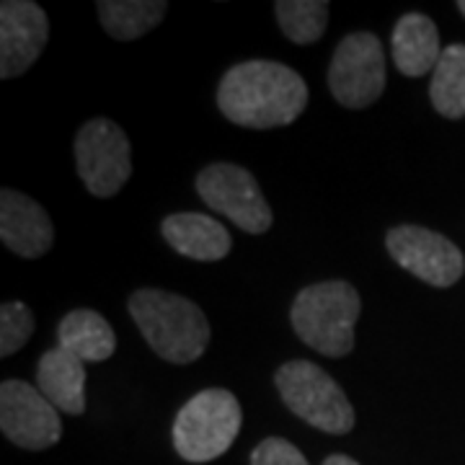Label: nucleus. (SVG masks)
I'll return each mask as SVG.
<instances>
[{"label": "nucleus", "instance_id": "nucleus-6", "mask_svg": "<svg viewBox=\"0 0 465 465\" xmlns=\"http://www.w3.org/2000/svg\"><path fill=\"white\" fill-rule=\"evenodd\" d=\"M75 166L85 189L99 197H114L133 176V145L112 119H91L75 134Z\"/></svg>", "mask_w": 465, "mask_h": 465}, {"label": "nucleus", "instance_id": "nucleus-7", "mask_svg": "<svg viewBox=\"0 0 465 465\" xmlns=\"http://www.w3.org/2000/svg\"><path fill=\"white\" fill-rule=\"evenodd\" d=\"M197 194L202 202L228 217L241 231L262 235L272 228L274 215L251 171L235 163H213L197 173Z\"/></svg>", "mask_w": 465, "mask_h": 465}, {"label": "nucleus", "instance_id": "nucleus-4", "mask_svg": "<svg viewBox=\"0 0 465 465\" xmlns=\"http://www.w3.org/2000/svg\"><path fill=\"white\" fill-rule=\"evenodd\" d=\"M241 403L225 388H207L186 401L173 421V448L189 463L225 455L241 432Z\"/></svg>", "mask_w": 465, "mask_h": 465}, {"label": "nucleus", "instance_id": "nucleus-16", "mask_svg": "<svg viewBox=\"0 0 465 465\" xmlns=\"http://www.w3.org/2000/svg\"><path fill=\"white\" fill-rule=\"evenodd\" d=\"M60 347L75 354L81 362H106L116 349L114 329L109 321L88 308L70 311L57 326Z\"/></svg>", "mask_w": 465, "mask_h": 465}, {"label": "nucleus", "instance_id": "nucleus-21", "mask_svg": "<svg viewBox=\"0 0 465 465\" xmlns=\"http://www.w3.org/2000/svg\"><path fill=\"white\" fill-rule=\"evenodd\" d=\"M251 465H308L305 455L282 437H266L251 452Z\"/></svg>", "mask_w": 465, "mask_h": 465}, {"label": "nucleus", "instance_id": "nucleus-9", "mask_svg": "<svg viewBox=\"0 0 465 465\" xmlns=\"http://www.w3.org/2000/svg\"><path fill=\"white\" fill-rule=\"evenodd\" d=\"M385 246L396 264L416 280L432 287H452L463 277L465 259L460 249L440 232L421 225H399L385 235Z\"/></svg>", "mask_w": 465, "mask_h": 465}, {"label": "nucleus", "instance_id": "nucleus-13", "mask_svg": "<svg viewBox=\"0 0 465 465\" xmlns=\"http://www.w3.org/2000/svg\"><path fill=\"white\" fill-rule=\"evenodd\" d=\"M166 243L194 262H220L232 249L231 232L215 217L202 213H176L161 223Z\"/></svg>", "mask_w": 465, "mask_h": 465}, {"label": "nucleus", "instance_id": "nucleus-23", "mask_svg": "<svg viewBox=\"0 0 465 465\" xmlns=\"http://www.w3.org/2000/svg\"><path fill=\"white\" fill-rule=\"evenodd\" d=\"M458 11H460V14L465 16V0H460V3H458Z\"/></svg>", "mask_w": 465, "mask_h": 465}, {"label": "nucleus", "instance_id": "nucleus-3", "mask_svg": "<svg viewBox=\"0 0 465 465\" xmlns=\"http://www.w3.org/2000/svg\"><path fill=\"white\" fill-rule=\"evenodd\" d=\"M362 300L354 284L344 280L308 284L292 302V329L311 349L326 357H347L354 349V326Z\"/></svg>", "mask_w": 465, "mask_h": 465}, {"label": "nucleus", "instance_id": "nucleus-14", "mask_svg": "<svg viewBox=\"0 0 465 465\" xmlns=\"http://www.w3.org/2000/svg\"><path fill=\"white\" fill-rule=\"evenodd\" d=\"M36 388L57 411L81 416L85 411V362L67 349H47L36 365Z\"/></svg>", "mask_w": 465, "mask_h": 465}, {"label": "nucleus", "instance_id": "nucleus-11", "mask_svg": "<svg viewBox=\"0 0 465 465\" xmlns=\"http://www.w3.org/2000/svg\"><path fill=\"white\" fill-rule=\"evenodd\" d=\"M50 39V21L32 0L0 5V78H18L39 60Z\"/></svg>", "mask_w": 465, "mask_h": 465}, {"label": "nucleus", "instance_id": "nucleus-10", "mask_svg": "<svg viewBox=\"0 0 465 465\" xmlns=\"http://www.w3.org/2000/svg\"><path fill=\"white\" fill-rule=\"evenodd\" d=\"M0 430L18 448L47 450L60 442L63 421L36 385L5 381L0 385Z\"/></svg>", "mask_w": 465, "mask_h": 465}, {"label": "nucleus", "instance_id": "nucleus-2", "mask_svg": "<svg viewBox=\"0 0 465 465\" xmlns=\"http://www.w3.org/2000/svg\"><path fill=\"white\" fill-rule=\"evenodd\" d=\"M130 316L148 347L166 362H197L210 344V321L202 308L176 292L143 287L130 298Z\"/></svg>", "mask_w": 465, "mask_h": 465}, {"label": "nucleus", "instance_id": "nucleus-12", "mask_svg": "<svg viewBox=\"0 0 465 465\" xmlns=\"http://www.w3.org/2000/svg\"><path fill=\"white\" fill-rule=\"evenodd\" d=\"M0 241L21 259H42L54 243L47 210L16 189L0 192Z\"/></svg>", "mask_w": 465, "mask_h": 465}, {"label": "nucleus", "instance_id": "nucleus-17", "mask_svg": "<svg viewBox=\"0 0 465 465\" xmlns=\"http://www.w3.org/2000/svg\"><path fill=\"white\" fill-rule=\"evenodd\" d=\"M101 26L112 39L133 42L155 29L168 11L166 0H99Z\"/></svg>", "mask_w": 465, "mask_h": 465}, {"label": "nucleus", "instance_id": "nucleus-20", "mask_svg": "<svg viewBox=\"0 0 465 465\" xmlns=\"http://www.w3.org/2000/svg\"><path fill=\"white\" fill-rule=\"evenodd\" d=\"M34 333L32 308L21 300H8L0 305V354L11 357L24 347Z\"/></svg>", "mask_w": 465, "mask_h": 465}, {"label": "nucleus", "instance_id": "nucleus-22", "mask_svg": "<svg viewBox=\"0 0 465 465\" xmlns=\"http://www.w3.org/2000/svg\"><path fill=\"white\" fill-rule=\"evenodd\" d=\"M323 465H360V463H357V460H351V458H347V455H329Z\"/></svg>", "mask_w": 465, "mask_h": 465}, {"label": "nucleus", "instance_id": "nucleus-1", "mask_svg": "<svg viewBox=\"0 0 465 465\" xmlns=\"http://www.w3.org/2000/svg\"><path fill=\"white\" fill-rule=\"evenodd\" d=\"M217 106L232 124L251 130L284 127L308 106V85L292 67L274 60L232 65L217 85Z\"/></svg>", "mask_w": 465, "mask_h": 465}, {"label": "nucleus", "instance_id": "nucleus-18", "mask_svg": "<svg viewBox=\"0 0 465 465\" xmlns=\"http://www.w3.org/2000/svg\"><path fill=\"white\" fill-rule=\"evenodd\" d=\"M430 99L445 119L465 116V45H450L434 67Z\"/></svg>", "mask_w": 465, "mask_h": 465}, {"label": "nucleus", "instance_id": "nucleus-5", "mask_svg": "<svg viewBox=\"0 0 465 465\" xmlns=\"http://www.w3.org/2000/svg\"><path fill=\"white\" fill-rule=\"evenodd\" d=\"M277 391L284 406L326 434H347L354 427V409L341 385L308 360H292L277 370Z\"/></svg>", "mask_w": 465, "mask_h": 465}, {"label": "nucleus", "instance_id": "nucleus-19", "mask_svg": "<svg viewBox=\"0 0 465 465\" xmlns=\"http://www.w3.org/2000/svg\"><path fill=\"white\" fill-rule=\"evenodd\" d=\"M274 14L284 36L295 45L318 42L329 24L326 0H280L274 3Z\"/></svg>", "mask_w": 465, "mask_h": 465}, {"label": "nucleus", "instance_id": "nucleus-15", "mask_svg": "<svg viewBox=\"0 0 465 465\" xmlns=\"http://www.w3.org/2000/svg\"><path fill=\"white\" fill-rule=\"evenodd\" d=\"M391 47H393V63L409 78H421L427 73H434L442 57L440 32L432 18L424 14H403L396 21Z\"/></svg>", "mask_w": 465, "mask_h": 465}, {"label": "nucleus", "instance_id": "nucleus-8", "mask_svg": "<svg viewBox=\"0 0 465 465\" xmlns=\"http://www.w3.org/2000/svg\"><path fill=\"white\" fill-rule=\"evenodd\" d=\"M329 88L333 99L347 109H365L381 99L385 54L375 34L354 32L341 39L329 65Z\"/></svg>", "mask_w": 465, "mask_h": 465}]
</instances>
